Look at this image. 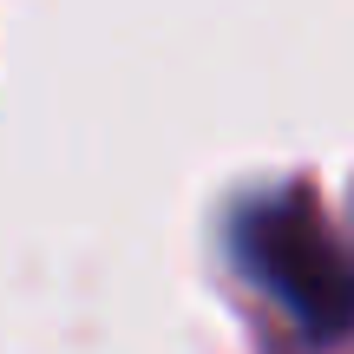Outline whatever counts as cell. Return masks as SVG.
Returning a JSON list of instances; mask_svg holds the SVG:
<instances>
[{
    "label": "cell",
    "mask_w": 354,
    "mask_h": 354,
    "mask_svg": "<svg viewBox=\"0 0 354 354\" xmlns=\"http://www.w3.org/2000/svg\"><path fill=\"white\" fill-rule=\"evenodd\" d=\"M256 269L289 295V308L315 335H335L354 315V269L302 210H276L256 223Z\"/></svg>",
    "instance_id": "1"
}]
</instances>
